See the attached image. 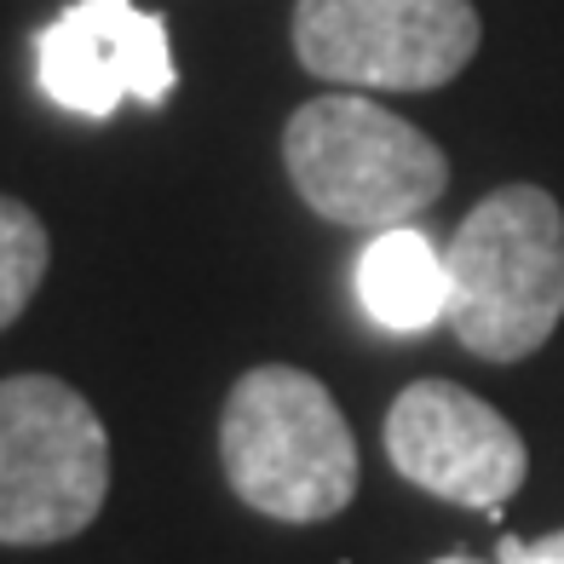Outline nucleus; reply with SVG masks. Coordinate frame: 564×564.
Here are the masks:
<instances>
[{
  "label": "nucleus",
  "instance_id": "obj_9",
  "mask_svg": "<svg viewBox=\"0 0 564 564\" xmlns=\"http://www.w3.org/2000/svg\"><path fill=\"white\" fill-rule=\"evenodd\" d=\"M46 276V225L18 196H0V328L23 317Z\"/></svg>",
  "mask_w": 564,
  "mask_h": 564
},
{
  "label": "nucleus",
  "instance_id": "obj_8",
  "mask_svg": "<svg viewBox=\"0 0 564 564\" xmlns=\"http://www.w3.org/2000/svg\"><path fill=\"white\" fill-rule=\"evenodd\" d=\"M357 300H364V312L380 328L421 335V328H432L449 312V265L415 225L375 230L364 260H357Z\"/></svg>",
  "mask_w": 564,
  "mask_h": 564
},
{
  "label": "nucleus",
  "instance_id": "obj_6",
  "mask_svg": "<svg viewBox=\"0 0 564 564\" xmlns=\"http://www.w3.org/2000/svg\"><path fill=\"white\" fill-rule=\"evenodd\" d=\"M387 455L415 490L484 512H496L530 473L519 426L455 380H415L392 398Z\"/></svg>",
  "mask_w": 564,
  "mask_h": 564
},
{
  "label": "nucleus",
  "instance_id": "obj_3",
  "mask_svg": "<svg viewBox=\"0 0 564 564\" xmlns=\"http://www.w3.org/2000/svg\"><path fill=\"white\" fill-rule=\"evenodd\" d=\"M282 162L305 208L351 230L409 225L449 185L444 150L364 93H323L300 105L282 127Z\"/></svg>",
  "mask_w": 564,
  "mask_h": 564
},
{
  "label": "nucleus",
  "instance_id": "obj_2",
  "mask_svg": "<svg viewBox=\"0 0 564 564\" xmlns=\"http://www.w3.org/2000/svg\"><path fill=\"white\" fill-rule=\"evenodd\" d=\"M219 460L230 490L282 524H323L357 496V438L340 403L289 364H260L230 387Z\"/></svg>",
  "mask_w": 564,
  "mask_h": 564
},
{
  "label": "nucleus",
  "instance_id": "obj_1",
  "mask_svg": "<svg viewBox=\"0 0 564 564\" xmlns=\"http://www.w3.org/2000/svg\"><path fill=\"white\" fill-rule=\"evenodd\" d=\"M444 265L455 340L484 364H519L564 317V208L542 185H501L460 219Z\"/></svg>",
  "mask_w": 564,
  "mask_h": 564
},
{
  "label": "nucleus",
  "instance_id": "obj_5",
  "mask_svg": "<svg viewBox=\"0 0 564 564\" xmlns=\"http://www.w3.org/2000/svg\"><path fill=\"white\" fill-rule=\"evenodd\" d=\"M473 0H300L294 58L357 93H432L478 53Z\"/></svg>",
  "mask_w": 564,
  "mask_h": 564
},
{
  "label": "nucleus",
  "instance_id": "obj_11",
  "mask_svg": "<svg viewBox=\"0 0 564 564\" xmlns=\"http://www.w3.org/2000/svg\"><path fill=\"white\" fill-rule=\"evenodd\" d=\"M432 564H478V558H467V553H444V558H432Z\"/></svg>",
  "mask_w": 564,
  "mask_h": 564
},
{
  "label": "nucleus",
  "instance_id": "obj_7",
  "mask_svg": "<svg viewBox=\"0 0 564 564\" xmlns=\"http://www.w3.org/2000/svg\"><path fill=\"white\" fill-rule=\"evenodd\" d=\"M35 82L58 110L105 121L121 98L167 105L178 87L167 18L139 0H69L35 41Z\"/></svg>",
  "mask_w": 564,
  "mask_h": 564
},
{
  "label": "nucleus",
  "instance_id": "obj_4",
  "mask_svg": "<svg viewBox=\"0 0 564 564\" xmlns=\"http://www.w3.org/2000/svg\"><path fill=\"white\" fill-rule=\"evenodd\" d=\"M110 496L98 409L53 375L0 380V542L53 547L82 535Z\"/></svg>",
  "mask_w": 564,
  "mask_h": 564
},
{
  "label": "nucleus",
  "instance_id": "obj_10",
  "mask_svg": "<svg viewBox=\"0 0 564 564\" xmlns=\"http://www.w3.org/2000/svg\"><path fill=\"white\" fill-rule=\"evenodd\" d=\"M496 558H501V564H564V530H558V535H542V542H519V535H501Z\"/></svg>",
  "mask_w": 564,
  "mask_h": 564
}]
</instances>
